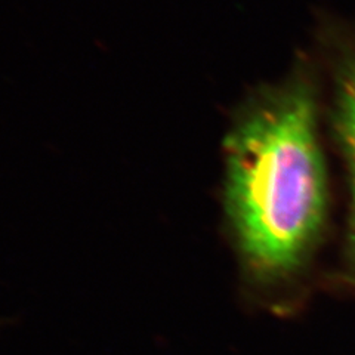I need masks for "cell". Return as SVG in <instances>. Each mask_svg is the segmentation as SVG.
Wrapping results in <instances>:
<instances>
[{"mask_svg":"<svg viewBox=\"0 0 355 355\" xmlns=\"http://www.w3.org/2000/svg\"><path fill=\"white\" fill-rule=\"evenodd\" d=\"M228 215L241 253L262 277L296 270L327 206L317 104L305 76L266 87L243 107L225 142Z\"/></svg>","mask_w":355,"mask_h":355,"instance_id":"1","label":"cell"},{"mask_svg":"<svg viewBox=\"0 0 355 355\" xmlns=\"http://www.w3.org/2000/svg\"><path fill=\"white\" fill-rule=\"evenodd\" d=\"M335 130L349 175V249L355 257V49L343 62L339 73L335 98Z\"/></svg>","mask_w":355,"mask_h":355,"instance_id":"2","label":"cell"}]
</instances>
